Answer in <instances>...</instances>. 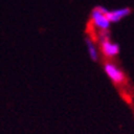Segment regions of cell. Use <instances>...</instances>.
<instances>
[{"mask_svg": "<svg viewBox=\"0 0 134 134\" xmlns=\"http://www.w3.org/2000/svg\"><path fill=\"white\" fill-rule=\"evenodd\" d=\"M108 12V9L102 7V5H98L94 9H92L90 13V20L91 23L94 27H97L100 31H108L111 25V22L108 20L105 13Z\"/></svg>", "mask_w": 134, "mask_h": 134, "instance_id": "cell-1", "label": "cell"}, {"mask_svg": "<svg viewBox=\"0 0 134 134\" xmlns=\"http://www.w3.org/2000/svg\"><path fill=\"white\" fill-rule=\"evenodd\" d=\"M100 36H101L100 37V48H101L102 54L108 58L115 57L120 52L119 44L112 42L108 37V31H101Z\"/></svg>", "mask_w": 134, "mask_h": 134, "instance_id": "cell-2", "label": "cell"}, {"mask_svg": "<svg viewBox=\"0 0 134 134\" xmlns=\"http://www.w3.org/2000/svg\"><path fill=\"white\" fill-rule=\"evenodd\" d=\"M103 69H104L105 75L110 78V80L114 83H116V85H121V83H123L125 81L124 72L122 71V69L119 68L115 64L111 63V62L105 63L103 66Z\"/></svg>", "mask_w": 134, "mask_h": 134, "instance_id": "cell-3", "label": "cell"}, {"mask_svg": "<svg viewBox=\"0 0 134 134\" xmlns=\"http://www.w3.org/2000/svg\"><path fill=\"white\" fill-rule=\"evenodd\" d=\"M131 13L130 8H119L114 10H108V12L105 13L108 20L111 23H116V22L121 21L122 19H124L125 16H127Z\"/></svg>", "mask_w": 134, "mask_h": 134, "instance_id": "cell-4", "label": "cell"}, {"mask_svg": "<svg viewBox=\"0 0 134 134\" xmlns=\"http://www.w3.org/2000/svg\"><path fill=\"white\" fill-rule=\"evenodd\" d=\"M85 42H86V45H87L89 57H90L91 60H93V62H97L99 59V53H98V49L96 47V44L93 43V41L90 37H86Z\"/></svg>", "mask_w": 134, "mask_h": 134, "instance_id": "cell-5", "label": "cell"}]
</instances>
